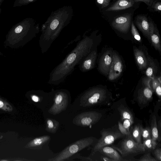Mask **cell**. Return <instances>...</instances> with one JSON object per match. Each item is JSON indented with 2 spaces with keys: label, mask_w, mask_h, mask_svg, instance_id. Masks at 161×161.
<instances>
[{
  "label": "cell",
  "mask_w": 161,
  "mask_h": 161,
  "mask_svg": "<svg viewBox=\"0 0 161 161\" xmlns=\"http://www.w3.org/2000/svg\"><path fill=\"white\" fill-rule=\"evenodd\" d=\"M74 15L73 10L70 5L52 11L41 26L39 41L42 53L46 52L63 29L69 24Z\"/></svg>",
  "instance_id": "obj_2"
},
{
  "label": "cell",
  "mask_w": 161,
  "mask_h": 161,
  "mask_svg": "<svg viewBox=\"0 0 161 161\" xmlns=\"http://www.w3.org/2000/svg\"><path fill=\"white\" fill-rule=\"evenodd\" d=\"M153 151V154L157 161H161V149L160 148L155 149Z\"/></svg>",
  "instance_id": "obj_34"
},
{
  "label": "cell",
  "mask_w": 161,
  "mask_h": 161,
  "mask_svg": "<svg viewBox=\"0 0 161 161\" xmlns=\"http://www.w3.org/2000/svg\"><path fill=\"white\" fill-rule=\"evenodd\" d=\"M142 144L145 151L150 152L156 148L157 143L156 141L151 138L143 141Z\"/></svg>",
  "instance_id": "obj_23"
},
{
  "label": "cell",
  "mask_w": 161,
  "mask_h": 161,
  "mask_svg": "<svg viewBox=\"0 0 161 161\" xmlns=\"http://www.w3.org/2000/svg\"><path fill=\"white\" fill-rule=\"evenodd\" d=\"M4 0H0V14H1L2 11V9L1 8V6L2 5V3H3V1Z\"/></svg>",
  "instance_id": "obj_41"
},
{
  "label": "cell",
  "mask_w": 161,
  "mask_h": 161,
  "mask_svg": "<svg viewBox=\"0 0 161 161\" xmlns=\"http://www.w3.org/2000/svg\"><path fill=\"white\" fill-rule=\"evenodd\" d=\"M97 151L99 152L103 155L114 160L115 161H128V160L123 159L117 150L112 147L105 146L99 149Z\"/></svg>",
  "instance_id": "obj_18"
},
{
  "label": "cell",
  "mask_w": 161,
  "mask_h": 161,
  "mask_svg": "<svg viewBox=\"0 0 161 161\" xmlns=\"http://www.w3.org/2000/svg\"><path fill=\"white\" fill-rule=\"evenodd\" d=\"M31 98L33 101L35 102H39L40 100L41 97L35 94L32 95L31 96Z\"/></svg>",
  "instance_id": "obj_39"
},
{
  "label": "cell",
  "mask_w": 161,
  "mask_h": 161,
  "mask_svg": "<svg viewBox=\"0 0 161 161\" xmlns=\"http://www.w3.org/2000/svg\"><path fill=\"white\" fill-rule=\"evenodd\" d=\"M107 95V90L101 86L90 87L81 95V104L84 107H88L100 103L106 99Z\"/></svg>",
  "instance_id": "obj_4"
},
{
  "label": "cell",
  "mask_w": 161,
  "mask_h": 161,
  "mask_svg": "<svg viewBox=\"0 0 161 161\" xmlns=\"http://www.w3.org/2000/svg\"><path fill=\"white\" fill-rule=\"evenodd\" d=\"M153 3H154V2ZM152 5H153V9L155 11L158 12H160L161 10V3L160 2H156L154 4L153 3Z\"/></svg>",
  "instance_id": "obj_35"
},
{
  "label": "cell",
  "mask_w": 161,
  "mask_h": 161,
  "mask_svg": "<svg viewBox=\"0 0 161 161\" xmlns=\"http://www.w3.org/2000/svg\"><path fill=\"white\" fill-rule=\"evenodd\" d=\"M152 138L156 141L158 139V134L156 118L155 115L152 117L151 123Z\"/></svg>",
  "instance_id": "obj_25"
},
{
  "label": "cell",
  "mask_w": 161,
  "mask_h": 161,
  "mask_svg": "<svg viewBox=\"0 0 161 161\" xmlns=\"http://www.w3.org/2000/svg\"><path fill=\"white\" fill-rule=\"evenodd\" d=\"M95 32L88 36L86 33L75 47L50 74L48 84L58 85L64 81L85 57L96 47Z\"/></svg>",
  "instance_id": "obj_1"
},
{
  "label": "cell",
  "mask_w": 161,
  "mask_h": 161,
  "mask_svg": "<svg viewBox=\"0 0 161 161\" xmlns=\"http://www.w3.org/2000/svg\"><path fill=\"white\" fill-rule=\"evenodd\" d=\"M123 67L120 56L115 51H114L113 60L108 75V79L113 80L119 77L122 73Z\"/></svg>",
  "instance_id": "obj_12"
},
{
  "label": "cell",
  "mask_w": 161,
  "mask_h": 161,
  "mask_svg": "<svg viewBox=\"0 0 161 161\" xmlns=\"http://www.w3.org/2000/svg\"><path fill=\"white\" fill-rule=\"evenodd\" d=\"M161 83H159L156 87L154 92H155L159 98L160 99L161 96Z\"/></svg>",
  "instance_id": "obj_36"
},
{
  "label": "cell",
  "mask_w": 161,
  "mask_h": 161,
  "mask_svg": "<svg viewBox=\"0 0 161 161\" xmlns=\"http://www.w3.org/2000/svg\"><path fill=\"white\" fill-rule=\"evenodd\" d=\"M147 58L148 64L146 69L145 74L147 77L152 79L156 76L158 67L156 62L150 56L148 55Z\"/></svg>",
  "instance_id": "obj_20"
},
{
  "label": "cell",
  "mask_w": 161,
  "mask_h": 161,
  "mask_svg": "<svg viewBox=\"0 0 161 161\" xmlns=\"http://www.w3.org/2000/svg\"><path fill=\"white\" fill-rule=\"evenodd\" d=\"M101 160L104 161H115L114 160L107 157H102L101 158Z\"/></svg>",
  "instance_id": "obj_40"
},
{
  "label": "cell",
  "mask_w": 161,
  "mask_h": 161,
  "mask_svg": "<svg viewBox=\"0 0 161 161\" xmlns=\"http://www.w3.org/2000/svg\"><path fill=\"white\" fill-rule=\"evenodd\" d=\"M150 24V40L155 48L159 52H161V42L159 31L151 20Z\"/></svg>",
  "instance_id": "obj_17"
},
{
  "label": "cell",
  "mask_w": 161,
  "mask_h": 161,
  "mask_svg": "<svg viewBox=\"0 0 161 161\" xmlns=\"http://www.w3.org/2000/svg\"><path fill=\"white\" fill-rule=\"evenodd\" d=\"M50 139L48 136H45L36 138L29 142L26 146L25 147L34 148L42 146Z\"/></svg>",
  "instance_id": "obj_21"
},
{
  "label": "cell",
  "mask_w": 161,
  "mask_h": 161,
  "mask_svg": "<svg viewBox=\"0 0 161 161\" xmlns=\"http://www.w3.org/2000/svg\"><path fill=\"white\" fill-rule=\"evenodd\" d=\"M40 24L34 19L26 18L11 28L6 36L5 44L12 48L23 47L40 32Z\"/></svg>",
  "instance_id": "obj_3"
},
{
  "label": "cell",
  "mask_w": 161,
  "mask_h": 161,
  "mask_svg": "<svg viewBox=\"0 0 161 161\" xmlns=\"http://www.w3.org/2000/svg\"><path fill=\"white\" fill-rule=\"evenodd\" d=\"M139 161H157L151 155L150 153L148 152L144 154L138 160Z\"/></svg>",
  "instance_id": "obj_32"
},
{
  "label": "cell",
  "mask_w": 161,
  "mask_h": 161,
  "mask_svg": "<svg viewBox=\"0 0 161 161\" xmlns=\"http://www.w3.org/2000/svg\"><path fill=\"white\" fill-rule=\"evenodd\" d=\"M151 79L147 76L141 81L142 87L138 91L137 100L140 104H145L152 99L153 92L151 86Z\"/></svg>",
  "instance_id": "obj_10"
},
{
  "label": "cell",
  "mask_w": 161,
  "mask_h": 161,
  "mask_svg": "<svg viewBox=\"0 0 161 161\" xmlns=\"http://www.w3.org/2000/svg\"><path fill=\"white\" fill-rule=\"evenodd\" d=\"M3 55V54L0 51V55Z\"/></svg>",
  "instance_id": "obj_42"
},
{
  "label": "cell",
  "mask_w": 161,
  "mask_h": 161,
  "mask_svg": "<svg viewBox=\"0 0 161 161\" xmlns=\"http://www.w3.org/2000/svg\"><path fill=\"white\" fill-rule=\"evenodd\" d=\"M0 109L6 112L12 111L13 108L7 101L0 97Z\"/></svg>",
  "instance_id": "obj_28"
},
{
  "label": "cell",
  "mask_w": 161,
  "mask_h": 161,
  "mask_svg": "<svg viewBox=\"0 0 161 161\" xmlns=\"http://www.w3.org/2000/svg\"><path fill=\"white\" fill-rule=\"evenodd\" d=\"M114 51L109 49L105 51L99 59L98 69L105 75H108L113 60Z\"/></svg>",
  "instance_id": "obj_13"
},
{
  "label": "cell",
  "mask_w": 161,
  "mask_h": 161,
  "mask_svg": "<svg viewBox=\"0 0 161 161\" xmlns=\"http://www.w3.org/2000/svg\"><path fill=\"white\" fill-rule=\"evenodd\" d=\"M133 51L136 61L139 69L141 70L146 69L148 64V54H146L141 48L135 46Z\"/></svg>",
  "instance_id": "obj_15"
},
{
  "label": "cell",
  "mask_w": 161,
  "mask_h": 161,
  "mask_svg": "<svg viewBox=\"0 0 161 161\" xmlns=\"http://www.w3.org/2000/svg\"><path fill=\"white\" fill-rule=\"evenodd\" d=\"M97 57V51L95 47L89 53L79 64V69L82 72H87L93 69Z\"/></svg>",
  "instance_id": "obj_14"
},
{
  "label": "cell",
  "mask_w": 161,
  "mask_h": 161,
  "mask_svg": "<svg viewBox=\"0 0 161 161\" xmlns=\"http://www.w3.org/2000/svg\"><path fill=\"white\" fill-rule=\"evenodd\" d=\"M54 93V103L49 112L55 115L66 109L68 104L69 93L65 89L57 90Z\"/></svg>",
  "instance_id": "obj_7"
},
{
  "label": "cell",
  "mask_w": 161,
  "mask_h": 161,
  "mask_svg": "<svg viewBox=\"0 0 161 161\" xmlns=\"http://www.w3.org/2000/svg\"><path fill=\"white\" fill-rule=\"evenodd\" d=\"M95 139V138L93 137H90L78 140L67 147L57 156L49 160L60 161L66 159L82 149L93 144Z\"/></svg>",
  "instance_id": "obj_6"
},
{
  "label": "cell",
  "mask_w": 161,
  "mask_h": 161,
  "mask_svg": "<svg viewBox=\"0 0 161 161\" xmlns=\"http://www.w3.org/2000/svg\"><path fill=\"white\" fill-rule=\"evenodd\" d=\"M153 0L154 1V0Z\"/></svg>",
  "instance_id": "obj_44"
},
{
  "label": "cell",
  "mask_w": 161,
  "mask_h": 161,
  "mask_svg": "<svg viewBox=\"0 0 161 161\" xmlns=\"http://www.w3.org/2000/svg\"><path fill=\"white\" fill-rule=\"evenodd\" d=\"M112 147L120 153L122 158L136 156L145 152L142 143L136 142L128 136Z\"/></svg>",
  "instance_id": "obj_5"
},
{
  "label": "cell",
  "mask_w": 161,
  "mask_h": 161,
  "mask_svg": "<svg viewBox=\"0 0 161 161\" xmlns=\"http://www.w3.org/2000/svg\"><path fill=\"white\" fill-rule=\"evenodd\" d=\"M102 116L101 113L96 111L85 112L77 115L74 118L73 122L80 126H88L97 122Z\"/></svg>",
  "instance_id": "obj_9"
},
{
  "label": "cell",
  "mask_w": 161,
  "mask_h": 161,
  "mask_svg": "<svg viewBox=\"0 0 161 161\" xmlns=\"http://www.w3.org/2000/svg\"><path fill=\"white\" fill-rule=\"evenodd\" d=\"M101 137L98 140L93 148V153L96 152L102 147L113 143L117 139L125 136L119 130H102Z\"/></svg>",
  "instance_id": "obj_8"
},
{
  "label": "cell",
  "mask_w": 161,
  "mask_h": 161,
  "mask_svg": "<svg viewBox=\"0 0 161 161\" xmlns=\"http://www.w3.org/2000/svg\"><path fill=\"white\" fill-rule=\"evenodd\" d=\"M135 3L133 0H117L106 11H115L126 9L131 7Z\"/></svg>",
  "instance_id": "obj_19"
},
{
  "label": "cell",
  "mask_w": 161,
  "mask_h": 161,
  "mask_svg": "<svg viewBox=\"0 0 161 161\" xmlns=\"http://www.w3.org/2000/svg\"><path fill=\"white\" fill-rule=\"evenodd\" d=\"M46 130L48 132L55 133L59 126L58 122L52 119H48L47 121Z\"/></svg>",
  "instance_id": "obj_24"
},
{
  "label": "cell",
  "mask_w": 161,
  "mask_h": 161,
  "mask_svg": "<svg viewBox=\"0 0 161 161\" xmlns=\"http://www.w3.org/2000/svg\"><path fill=\"white\" fill-rule=\"evenodd\" d=\"M140 129L141 133L142 136L143 141L147 139L152 138V133L151 128L147 127L143 128L140 125Z\"/></svg>",
  "instance_id": "obj_27"
},
{
  "label": "cell",
  "mask_w": 161,
  "mask_h": 161,
  "mask_svg": "<svg viewBox=\"0 0 161 161\" xmlns=\"http://www.w3.org/2000/svg\"><path fill=\"white\" fill-rule=\"evenodd\" d=\"M38 0H15L13 7H21L27 5Z\"/></svg>",
  "instance_id": "obj_29"
},
{
  "label": "cell",
  "mask_w": 161,
  "mask_h": 161,
  "mask_svg": "<svg viewBox=\"0 0 161 161\" xmlns=\"http://www.w3.org/2000/svg\"><path fill=\"white\" fill-rule=\"evenodd\" d=\"M119 129L120 131L124 136H128L132 137L130 132H129L125 128L122 123L120 122H118Z\"/></svg>",
  "instance_id": "obj_33"
},
{
  "label": "cell",
  "mask_w": 161,
  "mask_h": 161,
  "mask_svg": "<svg viewBox=\"0 0 161 161\" xmlns=\"http://www.w3.org/2000/svg\"><path fill=\"white\" fill-rule=\"evenodd\" d=\"M135 23L144 36L150 40V24L147 17L143 15H139L135 18Z\"/></svg>",
  "instance_id": "obj_16"
},
{
  "label": "cell",
  "mask_w": 161,
  "mask_h": 161,
  "mask_svg": "<svg viewBox=\"0 0 161 161\" xmlns=\"http://www.w3.org/2000/svg\"><path fill=\"white\" fill-rule=\"evenodd\" d=\"M131 33L134 38L137 41L141 42L142 40L141 36L132 21L131 23Z\"/></svg>",
  "instance_id": "obj_30"
},
{
  "label": "cell",
  "mask_w": 161,
  "mask_h": 161,
  "mask_svg": "<svg viewBox=\"0 0 161 161\" xmlns=\"http://www.w3.org/2000/svg\"><path fill=\"white\" fill-rule=\"evenodd\" d=\"M1 161H7V160H1Z\"/></svg>",
  "instance_id": "obj_43"
},
{
  "label": "cell",
  "mask_w": 161,
  "mask_h": 161,
  "mask_svg": "<svg viewBox=\"0 0 161 161\" xmlns=\"http://www.w3.org/2000/svg\"><path fill=\"white\" fill-rule=\"evenodd\" d=\"M131 124L129 120L128 119H126L124 122L123 125L124 127L129 132H130L129 131V127Z\"/></svg>",
  "instance_id": "obj_38"
},
{
  "label": "cell",
  "mask_w": 161,
  "mask_h": 161,
  "mask_svg": "<svg viewBox=\"0 0 161 161\" xmlns=\"http://www.w3.org/2000/svg\"><path fill=\"white\" fill-rule=\"evenodd\" d=\"M111 0H95L96 3L100 8H104L109 4Z\"/></svg>",
  "instance_id": "obj_31"
},
{
  "label": "cell",
  "mask_w": 161,
  "mask_h": 161,
  "mask_svg": "<svg viewBox=\"0 0 161 161\" xmlns=\"http://www.w3.org/2000/svg\"><path fill=\"white\" fill-rule=\"evenodd\" d=\"M121 116L122 119H128L132 124L134 122L133 115L130 111L127 108L121 106L118 108Z\"/></svg>",
  "instance_id": "obj_22"
},
{
  "label": "cell",
  "mask_w": 161,
  "mask_h": 161,
  "mask_svg": "<svg viewBox=\"0 0 161 161\" xmlns=\"http://www.w3.org/2000/svg\"><path fill=\"white\" fill-rule=\"evenodd\" d=\"M135 3L141 1L144 3L148 6H151L154 1L153 0H133Z\"/></svg>",
  "instance_id": "obj_37"
},
{
  "label": "cell",
  "mask_w": 161,
  "mask_h": 161,
  "mask_svg": "<svg viewBox=\"0 0 161 161\" xmlns=\"http://www.w3.org/2000/svg\"><path fill=\"white\" fill-rule=\"evenodd\" d=\"M131 14H125L115 19L112 23V25L120 32L126 33L131 25Z\"/></svg>",
  "instance_id": "obj_11"
},
{
  "label": "cell",
  "mask_w": 161,
  "mask_h": 161,
  "mask_svg": "<svg viewBox=\"0 0 161 161\" xmlns=\"http://www.w3.org/2000/svg\"><path fill=\"white\" fill-rule=\"evenodd\" d=\"M132 137L136 142L139 143H142L140 125H135L133 128L132 130Z\"/></svg>",
  "instance_id": "obj_26"
}]
</instances>
